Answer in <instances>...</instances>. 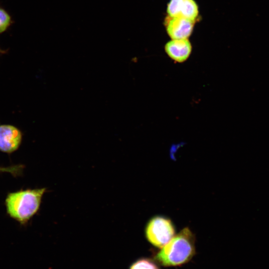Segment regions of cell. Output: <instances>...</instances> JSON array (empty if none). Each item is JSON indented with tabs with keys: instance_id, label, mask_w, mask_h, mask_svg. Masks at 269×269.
I'll return each instance as SVG.
<instances>
[{
	"instance_id": "obj_5",
	"label": "cell",
	"mask_w": 269,
	"mask_h": 269,
	"mask_svg": "<svg viewBox=\"0 0 269 269\" xmlns=\"http://www.w3.org/2000/svg\"><path fill=\"white\" fill-rule=\"evenodd\" d=\"M195 21L180 17L167 16L165 26L168 35L172 39H188L191 34Z\"/></svg>"
},
{
	"instance_id": "obj_7",
	"label": "cell",
	"mask_w": 269,
	"mask_h": 269,
	"mask_svg": "<svg viewBox=\"0 0 269 269\" xmlns=\"http://www.w3.org/2000/svg\"><path fill=\"white\" fill-rule=\"evenodd\" d=\"M164 49L172 60L182 63L190 55L192 45L188 39H172L165 44Z\"/></svg>"
},
{
	"instance_id": "obj_10",
	"label": "cell",
	"mask_w": 269,
	"mask_h": 269,
	"mask_svg": "<svg viewBox=\"0 0 269 269\" xmlns=\"http://www.w3.org/2000/svg\"><path fill=\"white\" fill-rule=\"evenodd\" d=\"M23 168L24 165L22 164L12 165L6 167L0 166V173L7 172L14 177H17L22 174Z\"/></svg>"
},
{
	"instance_id": "obj_9",
	"label": "cell",
	"mask_w": 269,
	"mask_h": 269,
	"mask_svg": "<svg viewBox=\"0 0 269 269\" xmlns=\"http://www.w3.org/2000/svg\"><path fill=\"white\" fill-rule=\"evenodd\" d=\"M10 15L4 9L0 7V33L4 32L11 23Z\"/></svg>"
},
{
	"instance_id": "obj_3",
	"label": "cell",
	"mask_w": 269,
	"mask_h": 269,
	"mask_svg": "<svg viewBox=\"0 0 269 269\" xmlns=\"http://www.w3.org/2000/svg\"><path fill=\"white\" fill-rule=\"evenodd\" d=\"M175 226L169 218L161 215L154 216L147 222L145 236L152 246L161 248L174 236Z\"/></svg>"
},
{
	"instance_id": "obj_11",
	"label": "cell",
	"mask_w": 269,
	"mask_h": 269,
	"mask_svg": "<svg viewBox=\"0 0 269 269\" xmlns=\"http://www.w3.org/2000/svg\"><path fill=\"white\" fill-rule=\"evenodd\" d=\"M4 53V51L1 50L0 49V53Z\"/></svg>"
},
{
	"instance_id": "obj_1",
	"label": "cell",
	"mask_w": 269,
	"mask_h": 269,
	"mask_svg": "<svg viewBox=\"0 0 269 269\" xmlns=\"http://www.w3.org/2000/svg\"><path fill=\"white\" fill-rule=\"evenodd\" d=\"M195 254V236L186 227L160 248L154 256V261L164 267H177L189 262Z\"/></svg>"
},
{
	"instance_id": "obj_2",
	"label": "cell",
	"mask_w": 269,
	"mask_h": 269,
	"mask_svg": "<svg viewBox=\"0 0 269 269\" xmlns=\"http://www.w3.org/2000/svg\"><path fill=\"white\" fill-rule=\"evenodd\" d=\"M45 188L21 189L7 193L4 200L7 215L25 226L38 211Z\"/></svg>"
},
{
	"instance_id": "obj_8",
	"label": "cell",
	"mask_w": 269,
	"mask_h": 269,
	"mask_svg": "<svg viewBox=\"0 0 269 269\" xmlns=\"http://www.w3.org/2000/svg\"><path fill=\"white\" fill-rule=\"evenodd\" d=\"M130 269H159L154 261L147 258L140 259L134 262Z\"/></svg>"
},
{
	"instance_id": "obj_4",
	"label": "cell",
	"mask_w": 269,
	"mask_h": 269,
	"mask_svg": "<svg viewBox=\"0 0 269 269\" xmlns=\"http://www.w3.org/2000/svg\"><path fill=\"white\" fill-rule=\"evenodd\" d=\"M23 134L17 127L11 125H0V151L11 154L20 147Z\"/></svg>"
},
{
	"instance_id": "obj_6",
	"label": "cell",
	"mask_w": 269,
	"mask_h": 269,
	"mask_svg": "<svg viewBox=\"0 0 269 269\" xmlns=\"http://www.w3.org/2000/svg\"><path fill=\"white\" fill-rule=\"evenodd\" d=\"M168 16L180 17L195 21L198 16V6L194 0H170L167 4Z\"/></svg>"
}]
</instances>
